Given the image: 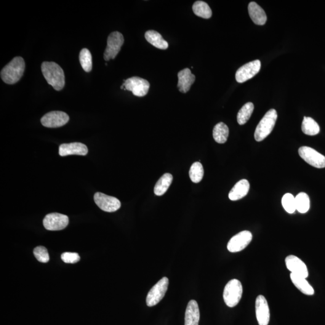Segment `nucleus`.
Here are the masks:
<instances>
[{
    "instance_id": "obj_28",
    "label": "nucleus",
    "mask_w": 325,
    "mask_h": 325,
    "mask_svg": "<svg viewBox=\"0 0 325 325\" xmlns=\"http://www.w3.org/2000/svg\"><path fill=\"white\" fill-rule=\"evenodd\" d=\"M297 210L300 213H305L310 209V202L308 194L301 192L295 197Z\"/></svg>"
},
{
    "instance_id": "obj_29",
    "label": "nucleus",
    "mask_w": 325,
    "mask_h": 325,
    "mask_svg": "<svg viewBox=\"0 0 325 325\" xmlns=\"http://www.w3.org/2000/svg\"><path fill=\"white\" fill-rule=\"evenodd\" d=\"M204 168L200 162H194L191 165L190 170H189V176H190L191 182L194 183H198L201 182L204 177Z\"/></svg>"
},
{
    "instance_id": "obj_11",
    "label": "nucleus",
    "mask_w": 325,
    "mask_h": 325,
    "mask_svg": "<svg viewBox=\"0 0 325 325\" xmlns=\"http://www.w3.org/2000/svg\"><path fill=\"white\" fill-rule=\"evenodd\" d=\"M252 239V234L250 231H242L230 239L227 244V249L233 253L242 251L248 246Z\"/></svg>"
},
{
    "instance_id": "obj_7",
    "label": "nucleus",
    "mask_w": 325,
    "mask_h": 325,
    "mask_svg": "<svg viewBox=\"0 0 325 325\" xmlns=\"http://www.w3.org/2000/svg\"><path fill=\"white\" fill-rule=\"evenodd\" d=\"M124 90H129L133 94L138 97H142L148 94L150 84L146 80L138 77H133L132 78L124 81Z\"/></svg>"
},
{
    "instance_id": "obj_9",
    "label": "nucleus",
    "mask_w": 325,
    "mask_h": 325,
    "mask_svg": "<svg viewBox=\"0 0 325 325\" xmlns=\"http://www.w3.org/2000/svg\"><path fill=\"white\" fill-rule=\"evenodd\" d=\"M69 223L67 216L60 213H53L47 215L43 220V224L46 230L60 231L65 229Z\"/></svg>"
},
{
    "instance_id": "obj_25",
    "label": "nucleus",
    "mask_w": 325,
    "mask_h": 325,
    "mask_svg": "<svg viewBox=\"0 0 325 325\" xmlns=\"http://www.w3.org/2000/svg\"><path fill=\"white\" fill-rule=\"evenodd\" d=\"M193 11L199 17L209 19L212 17V11L209 5L202 1H197L193 5Z\"/></svg>"
},
{
    "instance_id": "obj_14",
    "label": "nucleus",
    "mask_w": 325,
    "mask_h": 325,
    "mask_svg": "<svg viewBox=\"0 0 325 325\" xmlns=\"http://www.w3.org/2000/svg\"><path fill=\"white\" fill-rule=\"evenodd\" d=\"M255 311L258 324L268 325L270 321V310L267 300L263 295L258 296L255 301Z\"/></svg>"
},
{
    "instance_id": "obj_3",
    "label": "nucleus",
    "mask_w": 325,
    "mask_h": 325,
    "mask_svg": "<svg viewBox=\"0 0 325 325\" xmlns=\"http://www.w3.org/2000/svg\"><path fill=\"white\" fill-rule=\"evenodd\" d=\"M277 117L278 114L275 109H271L264 116L258 124L254 133L255 139L257 142H261L265 139L272 132L275 125Z\"/></svg>"
},
{
    "instance_id": "obj_18",
    "label": "nucleus",
    "mask_w": 325,
    "mask_h": 325,
    "mask_svg": "<svg viewBox=\"0 0 325 325\" xmlns=\"http://www.w3.org/2000/svg\"><path fill=\"white\" fill-rule=\"evenodd\" d=\"M200 312L198 303L191 300L189 302L185 313V325H199Z\"/></svg>"
},
{
    "instance_id": "obj_26",
    "label": "nucleus",
    "mask_w": 325,
    "mask_h": 325,
    "mask_svg": "<svg viewBox=\"0 0 325 325\" xmlns=\"http://www.w3.org/2000/svg\"><path fill=\"white\" fill-rule=\"evenodd\" d=\"M302 131L306 135H315L320 132L319 125L313 118L304 116L302 121Z\"/></svg>"
},
{
    "instance_id": "obj_24",
    "label": "nucleus",
    "mask_w": 325,
    "mask_h": 325,
    "mask_svg": "<svg viewBox=\"0 0 325 325\" xmlns=\"http://www.w3.org/2000/svg\"><path fill=\"white\" fill-rule=\"evenodd\" d=\"M213 138L218 143H225L229 135V129L225 124L219 122L215 125L213 131Z\"/></svg>"
},
{
    "instance_id": "obj_1",
    "label": "nucleus",
    "mask_w": 325,
    "mask_h": 325,
    "mask_svg": "<svg viewBox=\"0 0 325 325\" xmlns=\"http://www.w3.org/2000/svg\"><path fill=\"white\" fill-rule=\"evenodd\" d=\"M42 73L48 83L55 90L60 91L65 84V74L62 68L56 63L44 62L41 65Z\"/></svg>"
},
{
    "instance_id": "obj_20",
    "label": "nucleus",
    "mask_w": 325,
    "mask_h": 325,
    "mask_svg": "<svg viewBox=\"0 0 325 325\" xmlns=\"http://www.w3.org/2000/svg\"><path fill=\"white\" fill-rule=\"evenodd\" d=\"M248 12L250 18L255 25H265L267 21L265 10L255 2H250L248 6Z\"/></svg>"
},
{
    "instance_id": "obj_12",
    "label": "nucleus",
    "mask_w": 325,
    "mask_h": 325,
    "mask_svg": "<svg viewBox=\"0 0 325 325\" xmlns=\"http://www.w3.org/2000/svg\"><path fill=\"white\" fill-rule=\"evenodd\" d=\"M261 68V62L255 60L245 64L240 68L236 73V81L242 83L253 78L259 73Z\"/></svg>"
},
{
    "instance_id": "obj_31",
    "label": "nucleus",
    "mask_w": 325,
    "mask_h": 325,
    "mask_svg": "<svg viewBox=\"0 0 325 325\" xmlns=\"http://www.w3.org/2000/svg\"><path fill=\"white\" fill-rule=\"evenodd\" d=\"M282 204L286 211L290 214L294 213L297 210L295 198L292 194H284L282 198Z\"/></svg>"
},
{
    "instance_id": "obj_30",
    "label": "nucleus",
    "mask_w": 325,
    "mask_h": 325,
    "mask_svg": "<svg viewBox=\"0 0 325 325\" xmlns=\"http://www.w3.org/2000/svg\"><path fill=\"white\" fill-rule=\"evenodd\" d=\"M80 62L82 69L86 73H89L92 69V58L91 53L87 49H82L79 54Z\"/></svg>"
},
{
    "instance_id": "obj_16",
    "label": "nucleus",
    "mask_w": 325,
    "mask_h": 325,
    "mask_svg": "<svg viewBox=\"0 0 325 325\" xmlns=\"http://www.w3.org/2000/svg\"><path fill=\"white\" fill-rule=\"evenodd\" d=\"M87 153V146L81 143H64L59 146V155L62 157L71 155L86 156Z\"/></svg>"
},
{
    "instance_id": "obj_15",
    "label": "nucleus",
    "mask_w": 325,
    "mask_h": 325,
    "mask_svg": "<svg viewBox=\"0 0 325 325\" xmlns=\"http://www.w3.org/2000/svg\"><path fill=\"white\" fill-rule=\"evenodd\" d=\"M286 267L292 273L306 278L308 276V271L304 262L295 255H289L286 258Z\"/></svg>"
},
{
    "instance_id": "obj_6",
    "label": "nucleus",
    "mask_w": 325,
    "mask_h": 325,
    "mask_svg": "<svg viewBox=\"0 0 325 325\" xmlns=\"http://www.w3.org/2000/svg\"><path fill=\"white\" fill-rule=\"evenodd\" d=\"M169 285V279L164 277L152 288L146 297V305L150 307L155 306L164 298Z\"/></svg>"
},
{
    "instance_id": "obj_27",
    "label": "nucleus",
    "mask_w": 325,
    "mask_h": 325,
    "mask_svg": "<svg viewBox=\"0 0 325 325\" xmlns=\"http://www.w3.org/2000/svg\"><path fill=\"white\" fill-rule=\"evenodd\" d=\"M254 109V106L252 103H247L242 107L239 111L238 116H237L239 125H244L249 121Z\"/></svg>"
},
{
    "instance_id": "obj_22",
    "label": "nucleus",
    "mask_w": 325,
    "mask_h": 325,
    "mask_svg": "<svg viewBox=\"0 0 325 325\" xmlns=\"http://www.w3.org/2000/svg\"><path fill=\"white\" fill-rule=\"evenodd\" d=\"M145 37L149 43L154 47L161 50L168 49L169 45L167 41L162 38V36L158 32L154 30H149L146 32Z\"/></svg>"
},
{
    "instance_id": "obj_33",
    "label": "nucleus",
    "mask_w": 325,
    "mask_h": 325,
    "mask_svg": "<svg viewBox=\"0 0 325 325\" xmlns=\"http://www.w3.org/2000/svg\"><path fill=\"white\" fill-rule=\"evenodd\" d=\"M63 262L69 264H75L81 260V257L76 252H65L61 255Z\"/></svg>"
},
{
    "instance_id": "obj_8",
    "label": "nucleus",
    "mask_w": 325,
    "mask_h": 325,
    "mask_svg": "<svg viewBox=\"0 0 325 325\" xmlns=\"http://www.w3.org/2000/svg\"><path fill=\"white\" fill-rule=\"evenodd\" d=\"M299 154L311 166L319 169L325 167V157L313 148L302 146L299 149Z\"/></svg>"
},
{
    "instance_id": "obj_10",
    "label": "nucleus",
    "mask_w": 325,
    "mask_h": 325,
    "mask_svg": "<svg viewBox=\"0 0 325 325\" xmlns=\"http://www.w3.org/2000/svg\"><path fill=\"white\" fill-rule=\"evenodd\" d=\"M95 204L104 212L112 213L117 211L121 206V202L115 197L97 192L94 195Z\"/></svg>"
},
{
    "instance_id": "obj_4",
    "label": "nucleus",
    "mask_w": 325,
    "mask_h": 325,
    "mask_svg": "<svg viewBox=\"0 0 325 325\" xmlns=\"http://www.w3.org/2000/svg\"><path fill=\"white\" fill-rule=\"evenodd\" d=\"M243 294V287L238 279H233L229 281L223 291V300L229 307L236 306L241 300Z\"/></svg>"
},
{
    "instance_id": "obj_13",
    "label": "nucleus",
    "mask_w": 325,
    "mask_h": 325,
    "mask_svg": "<svg viewBox=\"0 0 325 325\" xmlns=\"http://www.w3.org/2000/svg\"><path fill=\"white\" fill-rule=\"evenodd\" d=\"M69 117L63 111H53L45 114L41 119V124L47 128H58L67 124Z\"/></svg>"
},
{
    "instance_id": "obj_19",
    "label": "nucleus",
    "mask_w": 325,
    "mask_h": 325,
    "mask_svg": "<svg viewBox=\"0 0 325 325\" xmlns=\"http://www.w3.org/2000/svg\"><path fill=\"white\" fill-rule=\"evenodd\" d=\"M250 185L248 181L242 180L237 183L229 193V198L231 201H238L241 199L248 193Z\"/></svg>"
},
{
    "instance_id": "obj_5",
    "label": "nucleus",
    "mask_w": 325,
    "mask_h": 325,
    "mask_svg": "<svg viewBox=\"0 0 325 325\" xmlns=\"http://www.w3.org/2000/svg\"><path fill=\"white\" fill-rule=\"evenodd\" d=\"M124 43L123 35L118 31H114L110 34L108 38V45L104 53V58L106 61L114 59L118 54Z\"/></svg>"
},
{
    "instance_id": "obj_32",
    "label": "nucleus",
    "mask_w": 325,
    "mask_h": 325,
    "mask_svg": "<svg viewBox=\"0 0 325 325\" xmlns=\"http://www.w3.org/2000/svg\"><path fill=\"white\" fill-rule=\"evenodd\" d=\"M33 254L39 262L46 263L49 262L50 255L46 247L42 246L36 247L33 250Z\"/></svg>"
},
{
    "instance_id": "obj_21",
    "label": "nucleus",
    "mask_w": 325,
    "mask_h": 325,
    "mask_svg": "<svg viewBox=\"0 0 325 325\" xmlns=\"http://www.w3.org/2000/svg\"><path fill=\"white\" fill-rule=\"evenodd\" d=\"M290 278H291L293 284L295 285V286L303 294L308 296L314 294L313 287L306 281V278L292 273L290 274Z\"/></svg>"
},
{
    "instance_id": "obj_17",
    "label": "nucleus",
    "mask_w": 325,
    "mask_h": 325,
    "mask_svg": "<svg viewBox=\"0 0 325 325\" xmlns=\"http://www.w3.org/2000/svg\"><path fill=\"white\" fill-rule=\"evenodd\" d=\"M177 87L180 92L186 94L190 89L191 85L195 81V76L191 74L189 68L183 69L178 73Z\"/></svg>"
},
{
    "instance_id": "obj_23",
    "label": "nucleus",
    "mask_w": 325,
    "mask_h": 325,
    "mask_svg": "<svg viewBox=\"0 0 325 325\" xmlns=\"http://www.w3.org/2000/svg\"><path fill=\"white\" fill-rule=\"evenodd\" d=\"M173 180V176L166 173L162 176L158 182H157L155 187H154V191L157 196H162L166 192L167 189L171 185Z\"/></svg>"
},
{
    "instance_id": "obj_2",
    "label": "nucleus",
    "mask_w": 325,
    "mask_h": 325,
    "mask_svg": "<svg viewBox=\"0 0 325 325\" xmlns=\"http://www.w3.org/2000/svg\"><path fill=\"white\" fill-rule=\"evenodd\" d=\"M26 63L24 58L16 57L7 64L1 71V78L5 83H17L22 78L25 73Z\"/></svg>"
}]
</instances>
